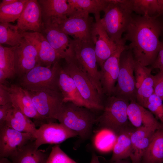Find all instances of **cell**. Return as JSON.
<instances>
[{
    "label": "cell",
    "instance_id": "6da1fadb",
    "mask_svg": "<svg viewBox=\"0 0 163 163\" xmlns=\"http://www.w3.org/2000/svg\"><path fill=\"white\" fill-rule=\"evenodd\" d=\"M158 17L133 14L123 37L130 42L134 60L144 66H151L158 53L162 27Z\"/></svg>",
    "mask_w": 163,
    "mask_h": 163
},
{
    "label": "cell",
    "instance_id": "7a4b0ae2",
    "mask_svg": "<svg viewBox=\"0 0 163 163\" xmlns=\"http://www.w3.org/2000/svg\"><path fill=\"white\" fill-rule=\"evenodd\" d=\"M97 117L91 110L71 102H64L56 118L83 139L91 135Z\"/></svg>",
    "mask_w": 163,
    "mask_h": 163
},
{
    "label": "cell",
    "instance_id": "3957f363",
    "mask_svg": "<svg viewBox=\"0 0 163 163\" xmlns=\"http://www.w3.org/2000/svg\"><path fill=\"white\" fill-rule=\"evenodd\" d=\"M100 21L110 38L115 43L121 41L133 14L130 0H110Z\"/></svg>",
    "mask_w": 163,
    "mask_h": 163
},
{
    "label": "cell",
    "instance_id": "277c9868",
    "mask_svg": "<svg viewBox=\"0 0 163 163\" xmlns=\"http://www.w3.org/2000/svg\"><path fill=\"white\" fill-rule=\"evenodd\" d=\"M65 60L66 63L62 67L73 80L88 108L91 110H103L104 105L102 103V97L73 56Z\"/></svg>",
    "mask_w": 163,
    "mask_h": 163
},
{
    "label": "cell",
    "instance_id": "5b68a950",
    "mask_svg": "<svg viewBox=\"0 0 163 163\" xmlns=\"http://www.w3.org/2000/svg\"><path fill=\"white\" fill-rule=\"evenodd\" d=\"M48 22L53 24L73 39L93 42L92 32L95 22L89 14L85 11L74 9L68 16L53 19L47 23Z\"/></svg>",
    "mask_w": 163,
    "mask_h": 163
},
{
    "label": "cell",
    "instance_id": "8992f818",
    "mask_svg": "<svg viewBox=\"0 0 163 163\" xmlns=\"http://www.w3.org/2000/svg\"><path fill=\"white\" fill-rule=\"evenodd\" d=\"M129 101L111 95L108 97L102 113L97 117L96 123L110 130L116 135L129 127L127 108Z\"/></svg>",
    "mask_w": 163,
    "mask_h": 163
},
{
    "label": "cell",
    "instance_id": "52a82bcc",
    "mask_svg": "<svg viewBox=\"0 0 163 163\" xmlns=\"http://www.w3.org/2000/svg\"><path fill=\"white\" fill-rule=\"evenodd\" d=\"M71 45L72 55L102 97L104 94L100 81L93 42L73 39H71Z\"/></svg>",
    "mask_w": 163,
    "mask_h": 163
},
{
    "label": "cell",
    "instance_id": "ba28073f",
    "mask_svg": "<svg viewBox=\"0 0 163 163\" xmlns=\"http://www.w3.org/2000/svg\"><path fill=\"white\" fill-rule=\"evenodd\" d=\"M59 62L50 68L36 66L19 78V85L27 91L50 89L60 91L58 86Z\"/></svg>",
    "mask_w": 163,
    "mask_h": 163
},
{
    "label": "cell",
    "instance_id": "9c48e42d",
    "mask_svg": "<svg viewBox=\"0 0 163 163\" xmlns=\"http://www.w3.org/2000/svg\"><path fill=\"white\" fill-rule=\"evenodd\" d=\"M134 63L132 52L128 47L120 55L118 78L111 95L129 102L136 101Z\"/></svg>",
    "mask_w": 163,
    "mask_h": 163
},
{
    "label": "cell",
    "instance_id": "30bf717a",
    "mask_svg": "<svg viewBox=\"0 0 163 163\" xmlns=\"http://www.w3.org/2000/svg\"><path fill=\"white\" fill-rule=\"evenodd\" d=\"M27 91L43 120H46L48 123L53 122L51 120H56L64 103L61 92L50 89L37 91Z\"/></svg>",
    "mask_w": 163,
    "mask_h": 163
},
{
    "label": "cell",
    "instance_id": "8fae6325",
    "mask_svg": "<svg viewBox=\"0 0 163 163\" xmlns=\"http://www.w3.org/2000/svg\"><path fill=\"white\" fill-rule=\"evenodd\" d=\"M78 135L75 131L60 123H45L37 129L33 135L34 145L37 149L45 144H57Z\"/></svg>",
    "mask_w": 163,
    "mask_h": 163
},
{
    "label": "cell",
    "instance_id": "7c38bea8",
    "mask_svg": "<svg viewBox=\"0 0 163 163\" xmlns=\"http://www.w3.org/2000/svg\"><path fill=\"white\" fill-rule=\"evenodd\" d=\"M122 38L116 52L107 59L100 67V79L104 94L111 96L118 78L120 70V59L122 52L128 46Z\"/></svg>",
    "mask_w": 163,
    "mask_h": 163
},
{
    "label": "cell",
    "instance_id": "4fadbf2b",
    "mask_svg": "<svg viewBox=\"0 0 163 163\" xmlns=\"http://www.w3.org/2000/svg\"><path fill=\"white\" fill-rule=\"evenodd\" d=\"M33 135L6 125L0 127V158H9L24 145L34 141Z\"/></svg>",
    "mask_w": 163,
    "mask_h": 163
},
{
    "label": "cell",
    "instance_id": "5bb4252c",
    "mask_svg": "<svg viewBox=\"0 0 163 163\" xmlns=\"http://www.w3.org/2000/svg\"><path fill=\"white\" fill-rule=\"evenodd\" d=\"M18 30L22 36L36 49L38 53V65L50 68L62 59L41 33Z\"/></svg>",
    "mask_w": 163,
    "mask_h": 163
},
{
    "label": "cell",
    "instance_id": "9a60e30c",
    "mask_svg": "<svg viewBox=\"0 0 163 163\" xmlns=\"http://www.w3.org/2000/svg\"><path fill=\"white\" fill-rule=\"evenodd\" d=\"M14 53L15 71L19 78L39 65L36 49L24 38L20 44L14 47Z\"/></svg>",
    "mask_w": 163,
    "mask_h": 163
},
{
    "label": "cell",
    "instance_id": "2e32d148",
    "mask_svg": "<svg viewBox=\"0 0 163 163\" xmlns=\"http://www.w3.org/2000/svg\"><path fill=\"white\" fill-rule=\"evenodd\" d=\"M100 20L95 21L92 38L94 46L97 63L101 67L116 52L121 41L117 43L110 38Z\"/></svg>",
    "mask_w": 163,
    "mask_h": 163
},
{
    "label": "cell",
    "instance_id": "e0dca14e",
    "mask_svg": "<svg viewBox=\"0 0 163 163\" xmlns=\"http://www.w3.org/2000/svg\"><path fill=\"white\" fill-rule=\"evenodd\" d=\"M18 30L41 33L43 29L42 10L37 0H27L23 10L17 20Z\"/></svg>",
    "mask_w": 163,
    "mask_h": 163
},
{
    "label": "cell",
    "instance_id": "ac0fdd59",
    "mask_svg": "<svg viewBox=\"0 0 163 163\" xmlns=\"http://www.w3.org/2000/svg\"><path fill=\"white\" fill-rule=\"evenodd\" d=\"M6 88L10 96L12 106L29 118L43 121L38 113L27 91L19 85L11 84Z\"/></svg>",
    "mask_w": 163,
    "mask_h": 163
},
{
    "label": "cell",
    "instance_id": "d6986e66",
    "mask_svg": "<svg viewBox=\"0 0 163 163\" xmlns=\"http://www.w3.org/2000/svg\"><path fill=\"white\" fill-rule=\"evenodd\" d=\"M41 33L51 46L63 59L72 55L71 41L69 36L51 22L44 23Z\"/></svg>",
    "mask_w": 163,
    "mask_h": 163
},
{
    "label": "cell",
    "instance_id": "ffe728a7",
    "mask_svg": "<svg viewBox=\"0 0 163 163\" xmlns=\"http://www.w3.org/2000/svg\"><path fill=\"white\" fill-rule=\"evenodd\" d=\"M129 120L136 129L145 127L154 131L163 128L154 115L136 101L129 102L127 108Z\"/></svg>",
    "mask_w": 163,
    "mask_h": 163
},
{
    "label": "cell",
    "instance_id": "44dd1931",
    "mask_svg": "<svg viewBox=\"0 0 163 163\" xmlns=\"http://www.w3.org/2000/svg\"><path fill=\"white\" fill-rule=\"evenodd\" d=\"M155 131L142 127L133 131L131 135L132 147L129 157L132 163H141L144 153Z\"/></svg>",
    "mask_w": 163,
    "mask_h": 163
},
{
    "label": "cell",
    "instance_id": "7402d4cb",
    "mask_svg": "<svg viewBox=\"0 0 163 163\" xmlns=\"http://www.w3.org/2000/svg\"><path fill=\"white\" fill-rule=\"evenodd\" d=\"M58 86L62 95L64 102H71L78 106L88 108L73 80L60 65L58 72Z\"/></svg>",
    "mask_w": 163,
    "mask_h": 163
},
{
    "label": "cell",
    "instance_id": "603a6c76",
    "mask_svg": "<svg viewBox=\"0 0 163 163\" xmlns=\"http://www.w3.org/2000/svg\"><path fill=\"white\" fill-rule=\"evenodd\" d=\"M41 8L44 23L68 16L73 11L67 0H37Z\"/></svg>",
    "mask_w": 163,
    "mask_h": 163
},
{
    "label": "cell",
    "instance_id": "cb8c5ba5",
    "mask_svg": "<svg viewBox=\"0 0 163 163\" xmlns=\"http://www.w3.org/2000/svg\"><path fill=\"white\" fill-rule=\"evenodd\" d=\"M33 141L23 146L9 158L12 163H46L48 156L45 150L36 149Z\"/></svg>",
    "mask_w": 163,
    "mask_h": 163
},
{
    "label": "cell",
    "instance_id": "d4e9b609",
    "mask_svg": "<svg viewBox=\"0 0 163 163\" xmlns=\"http://www.w3.org/2000/svg\"><path fill=\"white\" fill-rule=\"evenodd\" d=\"M133 130L129 127L121 130L116 135L111 161L124 159L130 157L132 147L131 135Z\"/></svg>",
    "mask_w": 163,
    "mask_h": 163
},
{
    "label": "cell",
    "instance_id": "484cf974",
    "mask_svg": "<svg viewBox=\"0 0 163 163\" xmlns=\"http://www.w3.org/2000/svg\"><path fill=\"white\" fill-rule=\"evenodd\" d=\"M4 125L20 132L30 133L33 136L37 129L30 118L13 107L8 113Z\"/></svg>",
    "mask_w": 163,
    "mask_h": 163
},
{
    "label": "cell",
    "instance_id": "4316f807",
    "mask_svg": "<svg viewBox=\"0 0 163 163\" xmlns=\"http://www.w3.org/2000/svg\"><path fill=\"white\" fill-rule=\"evenodd\" d=\"M141 163H163V128L154 133Z\"/></svg>",
    "mask_w": 163,
    "mask_h": 163
},
{
    "label": "cell",
    "instance_id": "83f0119b",
    "mask_svg": "<svg viewBox=\"0 0 163 163\" xmlns=\"http://www.w3.org/2000/svg\"><path fill=\"white\" fill-rule=\"evenodd\" d=\"M72 9L81 10L94 14L95 21L100 20V13L104 11L110 0H67Z\"/></svg>",
    "mask_w": 163,
    "mask_h": 163
},
{
    "label": "cell",
    "instance_id": "f1b7e54d",
    "mask_svg": "<svg viewBox=\"0 0 163 163\" xmlns=\"http://www.w3.org/2000/svg\"><path fill=\"white\" fill-rule=\"evenodd\" d=\"M23 38L16 25L9 23H0V44H5L14 47L20 44Z\"/></svg>",
    "mask_w": 163,
    "mask_h": 163
},
{
    "label": "cell",
    "instance_id": "f546056e",
    "mask_svg": "<svg viewBox=\"0 0 163 163\" xmlns=\"http://www.w3.org/2000/svg\"><path fill=\"white\" fill-rule=\"evenodd\" d=\"M0 70L7 78H13L16 75L15 69L14 47H5L0 45Z\"/></svg>",
    "mask_w": 163,
    "mask_h": 163
},
{
    "label": "cell",
    "instance_id": "4dcf8cb0",
    "mask_svg": "<svg viewBox=\"0 0 163 163\" xmlns=\"http://www.w3.org/2000/svg\"><path fill=\"white\" fill-rule=\"evenodd\" d=\"M132 10L138 15L159 16L158 0H130Z\"/></svg>",
    "mask_w": 163,
    "mask_h": 163
},
{
    "label": "cell",
    "instance_id": "1f68e13d",
    "mask_svg": "<svg viewBox=\"0 0 163 163\" xmlns=\"http://www.w3.org/2000/svg\"><path fill=\"white\" fill-rule=\"evenodd\" d=\"M27 0H17L14 3L0 7V23H10L18 20Z\"/></svg>",
    "mask_w": 163,
    "mask_h": 163
},
{
    "label": "cell",
    "instance_id": "d6a6232c",
    "mask_svg": "<svg viewBox=\"0 0 163 163\" xmlns=\"http://www.w3.org/2000/svg\"><path fill=\"white\" fill-rule=\"evenodd\" d=\"M116 138L117 136L114 133L103 128L95 134L93 139V143L98 151L104 152L109 150L111 146L113 147Z\"/></svg>",
    "mask_w": 163,
    "mask_h": 163
},
{
    "label": "cell",
    "instance_id": "836d02e7",
    "mask_svg": "<svg viewBox=\"0 0 163 163\" xmlns=\"http://www.w3.org/2000/svg\"><path fill=\"white\" fill-rule=\"evenodd\" d=\"M154 84L153 75L151 74L144 80L136 90V101L142 107L154 93Z\"/></svg>",
    "mask_w": 163,
    "mask_h": 163
},
{
    "label": "cell",
    "instance_id": "e575fe53",
    "mask_svg": "<svg viewBox=\"0 0 163 163\" xmlns=\"http://www.w3.org/2000/svg\"><path fill=\"white\" fill-rule=\"evenodd\" d=\"M163 101L155 94H152L143 107L150 111L163 125Z\"/></svg>",
    "mask_w": 163,
    "mask_h": 163
},
{
    "label": "cell",
    "instance_id": "d590c367",
    "mask_svg": "<svg viewBox=\"0 0 163 163\" xmlns=\"http://www.w3.org/2000/svg\"><path fill=\"white\" fill-rule=\"evenodd\" d=\"M47 162L48 163H76L61 149L58 145L52 147Z\"/></svg>",
    "mask_w": 163,
    "mask_h": 163
},
{
    "label": "cell",
    "instance_id": "8d00e7d4",
    "mask_svg": "<svg viewBox=\"0 0 163 163\" xmlns=\"http://www.w3.org/2000/svg\"><path fill=\"white\" fill-rule=\"evenodd\" d=\"M152 69L144 66L135 60L134 75L136 90L144 80L151 74Z\"/></svg>",
    "mask_w": 163,
    "mask_h": 163
},
{
    "label": "cell",
    "instance_id": "74e56055",
    "mask_svg": "<svg viewBox=\"0 0 163 163\" xmlns=\"http://www.w3.org/2000/svg\"><path fill=\"white\" fill-rule=\"evenodd\" d=\"M159 70L158 73L153 75L154 92L163 101V69Z\"/></svg>",
    "mask_w": 163,
    "mask_h": 163
},
{
    "label": "cell",
    "instance_id": "f35d334b",
    "mask_svg": "<svg viewBox=\"0 0 163 163\" xmlns=\"http://www.w3.org/2000/svg\"><path fill=\"white\" fill-rule=\"evenodd\" d=\"M11 103L10 95L6 86L0 84V105Z\"/></svg>",
    "mask_w": 163,
    "mask_h": 163
},
{
    "label": "cell",
    "instance_id": "ab89813d",
    "mask_svg": "<svg viewBox=\"0 0 163 163\" xmlns=\"http://www.w3.org/2000/svg\"><path fill=\"white\" fill-rule=\"evenodd\" d=\"M12 107L11 103L0 105V127L5 125L8 113Z\"/></svg>",
    "mask_w": 163,
    "mask_h": 163
},
{
    "label": "cell",
    "instance_id": "60d3db41",
    "mask_svg": "<svg viewBox=\"0 0 163 163\" xmlns=\"http://www.w3.org/2000/svg\"><path fill=\"white\" fill-rule=\"evenodd\" d=\"M152 69H163V41L161 42L157 57L151 65Z\"/></svg>",
    "mask_w": 163,
    "mask_h": 163
},
{
    "label": "cell",
    "instance_id": "b9f144b4",
    "mask_svg": "<svg viewBox=\"0 0 163 163\" xmlns=\"http://www.w3.org/2000/svg\"><path fill=\"white\" fill-rule=\"evenodd\" d=\"M17 0H2L0 3V7L12 4Z\"/></svg>",
    "mask_w": 163,
    "mask_h": 163
},
{
    "label": "cell",
    "instance_id": "7bdbcfd3",
    "mask_svg": "<svg viewBox=\"0 0 163 163\" xmlns=\"http://www.w3.org/2000/svg\"><path fill=\"white\" fill-rule=\"evenodd\" d=\"M7 78L5 74L3 71L0 70V84L4 85Z\"/></svg>",
    "mask_w": 163,
    "mask_h": 163
},
{
    "label": "cell",
    "instance_id": "ee69618b",
    "mask_svg": "<svg viewBox=\"0 0 163 163\" xmlns=\"http://www.w3.org/2000/svg\"><path fill=\"white\" fill-rule=\"evenodd\" d=\"M90 163H101L99 161L98 156L94 152L92 154L91 160Z\"/></svg>",
    "mask_w": 163,
    "mask_h": 163
},
{
    "label": "cell",
    "instance_id": "f6af8a7d",
    "mask_svg": "<svg viewBox=\"0 0 163 163\" xmlns=\"http://www.w3.org/2000/svg\"><path fill=\"white\" fill-rule=\"evenodd\" d=\"M158 2L159 9L158 16L163 15V0H158Z\"/></svg>",
    "mask_w": 163,
    "mask_h": 163
},
{
    "label": "cell",
    "instance_id": "bcb514c9",
    "mask_svg": "<svg viewBox=\"0 0 163 163\" xmlns=\"http://www.w3.org/2000/svg\"><path fill=\"white\" fill-rule=\"evenodd\" d=\"M0 163H12V162L7 158L0 157Z\"/></svg>",
    "mask_w": 163,
    "mask_h": 163
},
{
    "label": "cell",
    "instance_id": "7dc6e473",
    "mask_svg": "<svg viewBox=\"0 0 163 163\" xmlns=\"http://www.w3.org/2000/svg\"><path fill=\"white\" fill-rule=\"evenodd\" d=\"M110 163H132V162L126 159L116 161H111Z\"/></svg>",
    "mask_w": 163,
    "mask_h": 163
},
{
    "label": "cell",
    "instance_id": "c3c4849f",
    "mask_svg": "<svg viewBox=\"0 0 163 163\" xmlns=\"http://www.w3.org/2000/svg\"><path fill=\"white\" fill-rule=\"evenodd\" d=\"M46 163H47V162H46Z\"/></svg>",
    "mask_w": 163,
    "mask_h": 163
}]
</instances>
